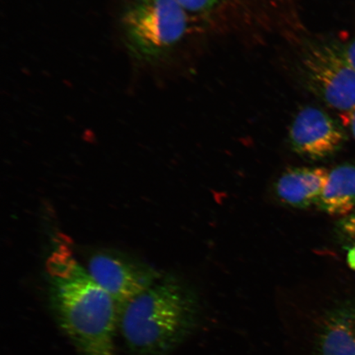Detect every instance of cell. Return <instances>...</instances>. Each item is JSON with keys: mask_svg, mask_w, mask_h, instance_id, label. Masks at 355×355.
<instances>
[{"mask_svg": "<svg viewBox=\"0 0 355 355\" xmlns=\"http://www.w3.org/2000/svg\"><path fill=\"white\" fill-rule=\"evenodd\" d=\"M50 272L58 321L79 355H117L121 306L72 257H55Z\"/></svg>", "mask_w": 355, "mask_h": 355, "instance_id": "cell-1", "label": "cell"}, {"mask_svg": "<svg viewBox=\"0 0 355 355\" xmlns=\"http://www.w3.org/2000/svg\"><path fill=\"white\" fill-rule=\"evenodd\" d=\"M197 322L194 302L172 282H157L123 306L119 328L135 355H168Z\"/></svg>", "mask_w": 355, "mask_h": 355, "instance_id": "cell-2", "label": "cell"}, {"mask_svg": "<svg viewBox=\"0 0 355 355\" xmlns=\"http://www.w3.org/2000/svg\"><path fill=\"white\" fill-rule=\"evenodd\" d=\"M186 12L177 0H126L119 24L133 59L153 64L170 56L187 31Z\"/></svg>", "mask_w": 355, "mask_h": 355, "instance_id": "cell-3", "label": "cell"}, {"mask_svg": "<svg viewBox=\"0 0 355 355\" xmlns=\"http://www.w3.org/2000/svg\"><path fill=\"white\" fill-rule=\"evenodd\" d=\"M304 87L343 114L355 108V71L343 46L333 40H313L302 50L298 64Z\"/></svg>", "mask_w": 355, "mask_h": 355, "instance_id": "cell-4", "label": "cell"}, {"mask_svg": "<svg viewBox=\"0 0 355 355\" xmlns=\"http://www.w3.org/2000/svg\"><path fill=\"white\" fill-rule=\"evenodd\" d=\"M288 139L291 148L300 157L319 161L343 148L346 135L330 114L315 106H305L291 123Z\"/></svg>", "mask_w": 355, "mask_h": 355, "instance_id": "cell-5", "label": "cell"}, {"mask_svg": "<svg viewBox=\"0 0 355 355\" xmlns=\"http://www.w3.org/2000/svg\"><path fill=\"white\" fill-rule=\"evenodd\" d=\"M86 268L121 309L158 282L157 273L153 270L107 254L92 257Z\"/></svg>", "mask_w": 355, "mask_h": 355, "instance_id": "cell-6", "label": "cell"}, {"mask_svg": "<svg viewBox=\"0 0 355 355\" xmlns=\"http://www.w3.org/2000/svg\"><path fill=\"white\" fill-rule=\"evenodd\" d=\"M329 171L323 167L293 168L283 173L276 184L277 197L295 208H307L319 199L327 184Z\"/></svg>", "mask_w": 355, "mask_h": 355, "instance_id": "cell-7", "label": "cell"}, {"mask_svg": "<svg viewBox=\"0 0 355 355\" xmlns=\"http://www.w3.org/2000/svg\"><path fill=\"white\" fill-rule=\"evenodd\" d=\"M317 355H355V302L336 306L323 318Z\"/></svg>", "mask_w": 355, "mask_h": 355, "instance_id": "cell-8", "label": "cell"}, {"mask_svg": "<svg viewBox=\"0 0 355 355\" xmlns=\"http://www.w3.org/2000/svg\"><path fill=\"white\" fill-rule=\"evenodd\" d=\"M318 204L332 216L345 217L355 209L354 164H343L329 172Z\"/></svg>", "mask_w": 355, "mask_h": 355, "instance_id": "cell-9", "label": "cell"}, {"mask_svg": "<svg viewBox=\"0 0 355 355\" xmlns=\"http://www.w3.org/2000/svg\"><path fill=\"white\" fill-rule=\"evenodd\" d=\"M186 12L203 13L214 8L220 0H177Z\"/></svg>", "mask_w": 355, "mask_h": 355, "instance_id": "cell-10", "label": "cell"}, {"mask_svg": "<svg viewBox=\"0 0 355 355\" xmlns=\"http://www.w3.org/2000/svg\"><path fill=\"white\" fill-rule=\"evenodd\" d=\"M337 226L345 237L355 242V209L348 216L343 217Z\"/></svg>", "mask_w": 355, "mask_h": 355, "instance_id": "cell-11", "label": "cell"}, {"mask_svg": "<svg viewBox=\"0 0 355 355\" xmlns=\"http://www.w3.org/2000/svg\"><path fill=\"white\" fill-rule=\"evenodd\" d=\"M345 55L355 71V38L343 46Z\"/></svg>", "mask_w": 355, "mask_h": 355, "instance_id": "cell-12", "label": "cell"}, {"mask_svg": "<svg viewBox=\"0 0 355 355\" xmlns=\"http://www.w3.org/2000/svg\"><path fill=\"white\" fill-rule=\"evenodd\" d=\"M343 119L345 125L349 128L350 132L352 133L355 140V108L350 111V112L343 114Z\"/></svg>", "mask_w": 355, "mask_h": 355, "instance_id": "cell-13", "label": "cell"}, {"mask_svg": "<svg viewBox=\"0 0 355 355\" xmlns=\"http://www.w3.org/2000/svg\"><path fill=\"white\" fill-rule=\"evenodd\" d=\"M346 259H347V263L349 268L355 272V244L354 246L349 248Z\"/></svg>", "mask_w": 355, "mask_h": 355, "instance_id": "cell-14", "label": "cell"}]
</instances>
